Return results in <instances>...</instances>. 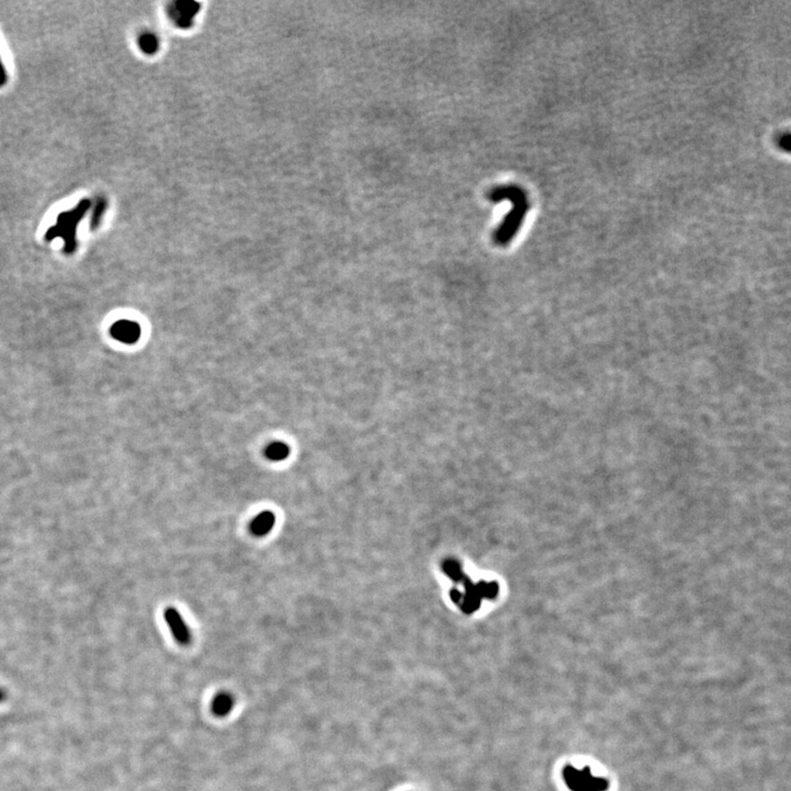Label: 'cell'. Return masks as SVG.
Wrapping results in <instances>:
<instances>
[{"instance_id":"9","label":"cell","mask_w":791,"mask_h":791,"mask_svg":"<svg viewBox=\"0 0 791 791\" xmlns=\"http://www.w3.org/2000/svg\"><path fill=\"white\" fill-rule=\"evenodd\" d=\"M137 46L145 55H154L160 51L161 41L153 32H143L139 35Z\"/></svg>"},{"instance_id":"12","label":"cell","mask_w":791,"mask_h":791,"mask_svg":"<svg viewBox=\"0 0 791 791\" xmlns=\"http://www.w3.org/2000/svg\"><path fill=\"white\" fill-rule=\"evenodd\" d=\"M7 82H8V75H7L5 65H3L1 57H0V87L5 86Z\"/></svg>"},{"instance_id":"5","label":"cell","mask_w":791,"mask_h":791,"mask_svg":"<svg viewBox=\"0 0 791 791\" xmlns=\"http://www.w3.org/2000/svg\"><path fill=\"white\" fill-rule=\"evenodd\" d=\"M164 620L172 632L175 641L182 647H186L191 643V630L188 628L187 623L185 622V620L182 619V614L178 609H175L173 607L166 608L164 611Z\"/></svg>"},{"instance_id":"6","label":"cell","mask_w":791,"mask_h":791,"mask_svg":"<svg viewBox=\"0 0 791 791\" xmlns=\"http://www.w3.org/2000/svg\"><path fill=\"white\" fill-rule=\"evenodd\" d=\"M111 334L115 340L119 341L121 343L131 345V344L137 343L139 339L141 338V327L137 322L130 321V320H120V321L113 323L111 329Z\"/></svg>"},{"instance_id":"11","label":"cell","mask_w":791,"mask_h":791,"mask_svg":"<svg viewBox=\"0 0 791 791\" xmlns=\"http://www.w3.org/2000/svg\"><path fill=\"white\" fill-rule=\"evenodd\" d=\"M107 199L104 198V197H99V198L97 199L94 209H93V213H91V230L95 231L99 228L100 223H102V219H104V216H105L106 211H107Z\"/></svg>"},{"instance_id":"13","label":"cell","mask_w":791,"mask_h":791,"mask_svg":"<svg viewBox=\"0 0 791 791\" xmlns=\"http://www.w3.org/2000/svg\"><path fill=\"white\" fill-rule=\"evenodd\" d=\"M3 699H5V692H3V690L0 689V703H1V701H3Z\"/></svg>"},{"instance_id":"2","label":"cell","mask_w":791,"mask_h":791,"mask_svg":"<svg viewBox=\"0 0 791 791\" xmlns=\"http://www.w3.org/2000/svg\"><path fill=\"white\" fill-rule=\"evenodd\" d=\"M90 208V200L83 199L73 209L61 212L57 216L55 226L51 227L46 231V236H44L46 241L51 242L57 238H61V239L64 240L63 252L65 254L72 255L78 247L77 239H76L78 225L81 223Z\"/></svg>"},{"instance_id":"4","label":"cell","mask_w":791,"mask_h":791,"mask_svg":"<svg viewBox=\"0 0 791 791\" xmlns=\"http://www.w3.org/2000/svg\"><path fill=\"white\" fill-rule=\"evenodd\" d=\"M200 12V3L193 0H178L169 3L167 14L169 19L180 29H191Z\"/></svg>"},{"instance_id":"8","label":"cell","mask_w":791,"mask_h":791,"mask_svg":"<svg viewBox=\"0 0 791 791\" xmlns=\"http://www.w3.org/2000/svg\"><path fill=\"white\" fill-rule=\"evenodd\" d=\"M236 701L230 692H221L211 701V712L217 718H225L234 710Z\"/></svg>"},{"instance_id":"1","label":"cell","mask_w":791,"mask_h":791,"mask_svg":"<svg viewBox=\"0 0 791 791\" xmlns=\"http://www.w3.org/2000/svg\"><path fill=\"white\" fill-rule=\"evenodd\" d=\"M491 202H500L502 199H509L513 202V210L504 218V222L498 227L494 234V241L499 247H504L513 241L515 234L522 225L528 210L526 193L518 186H504L495 188L489 193Z\"/></svg>"},{"instance_id":"3","label":"cell","mask_w":791,"mask_h":791,"mask_svg":"<svg viewBox=\"0 0 791 791\" xmlns=\"http://www.w3.org/2000/svg\"><path fill=\"white\" fill-rule=\"evenodd\" d=\"M563 778L566 786L571 791H606L609 788V781L595 777L588 768L577 770L567 766L564 770Z\"/></svg>"},{"instance_id":"7","label":"cell","mask_w":791,"mask_h":791,"mask_svg":"<svg viewBox=\"0 0 791 791\" xmlns=\"http://www.w3.org/2000/svg\"><path fill=\"white\" fill-rule=\"evenodd\" d=\"M276 523V515L271 511H263L249 524V530L254 537H263L273 530Z\"/></svg>"},{"instance_id":"10","label":"cell","mask_w":791,"mask_h":791,"mask_svg":"<svg viewBox=\"0 0 791 791\" xmlns=\"http://www.w3.org/2000/svg\"><path fill=\"white\" fill-rule=\"evenodd\" d=\"M290 454L289 446L284 442L271 443L265 450L266 459L271 461H282Z\"/></svg>"}]
</instances>
